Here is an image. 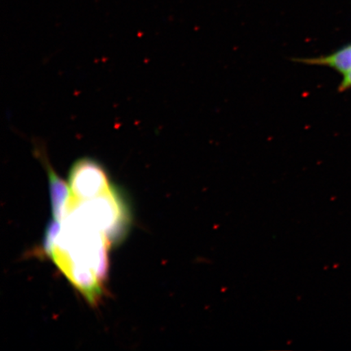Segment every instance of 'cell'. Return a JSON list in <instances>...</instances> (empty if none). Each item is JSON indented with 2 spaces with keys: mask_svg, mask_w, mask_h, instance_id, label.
Returning <instances> with one entry per match:
<instances>
[{
  "mask_svg": "<svg viewBox=\"0 0 351 351\" xmlns=\"http://www.w3.org/2000/svg\"><path fill=\"white\" fill-rule=\"evenodd\" d=\"M67 216L104 232L111 243L115 244L124 239L130 222V209L125 197L114 186L94 199L75 200L71 197Z\"/></svg>",
  "mask_w": 351,
  "mask_h": 351,
  "instance_id": "obj_1",
  "label": "cell"
},
{
  "mask_svg": "<svg viewBox=\"0 0 351 351\" xmlns=\"http://www.w3.org/2000/svg\"><path fill=\"white\" fill-rule=\"evenodd\" d=\"M295 62L330 68L342 76L339 92L351 89V43L326 56L310 58H293Z\"/></svg>",
  "mask_w": 351,
  "mask_h": 351,
  "instance_id": "obj_4",
  "label": "cell"
},
{
  "mask_svg": "<svg viewBox=\"0 0 351 351\" xmlns=\"http://www.w3.org/2000/svg\"><path fill=\"white\" fill-rule=\"evenodd\" d=\"M36 151L37 156L40 158L47 173L54 221L61 222L67 216L72 197L71 191H70L69 184L66 183L52 168L43 149L39 147L36 148Z\"/></svg>",
  "mask_w": 351,
  "mask_h": 351,
  "instance_id": "obj_3",
  "label": "cell"
},
{
  "mask_svg": "<svg viewBox=\"0 0 351 351\" xmlns=\"http://www.w3.org/2000/svg\"><path fill=\"white\" fill-rule=\"evenodd\" d=\"M69 186L73 199L86 200L104 194L112 188V184L102 165L85 157L72 165Z\"/></svg>",
  "mask_w": 351,
  "mask_h": 351,
  "instance_id": "obj_2",
  "label": "cell"
}]
</instances>
